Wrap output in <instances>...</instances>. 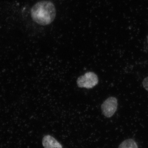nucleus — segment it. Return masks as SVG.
Wrapping results in <instances>:
<instances>
[{
    "instance_id": "nucleus-1",
    "label": "nucleus",
    "mask_w": 148,
    "mask_h": 148,
    "mask_svg": "<svg viewBox=\"0 0 148 148\" xmlns=\"http://www.w3.org/2000/svg\"><path fill=\"white\" fill-rule=\"evenodd\" d=\"M31 16L38 24L42 26L49 25L53 22L56 16L55 6L49 1H40L32 7Z\"/></svg>"
},
{
    "instance_id": "nucleus-2",
    "label": "nucleus",
    "mask_w": 148,
    "mask_h": 148,
    "mask_svg": "<svg viewBox=\"0 0 148 148\" xmlns=\"http://www.w3.org/2000/svg\"><path fill=\"white\" fill-rule=\"evenodd\" d=\"M98 76L93 72H89L81 76L77 81V85L79 88H92L98 83Z\"/></svg>"
},
{
    "instance_id": "nucleus-3",
    "label": "nucleus",
    "mask_w": 148,
    "mask_h": 148,
    "mask_svg": "<svg viewBox=\"0 0 148 148\" xmlns=\"http://www.w3.org/2000/svg\"><path fill=\"white\" fill-rule=\"evenodd\" d=\"M117 107V99L114 97H110L103 102L101 106V110L105 116L110 118L115 113Z\"/></svg>"
},
{
    "instance_id": "nucleus-4",
    "label": "nucleus",
    "mask_w": 148,
    "mask_h": 148,
    "mask_svg": "<svg viewBox=\"0 0 148 148\" xmlns=\"http://www.w3.org/2000/svg\"><path fill=\"white\" fill-rule=\"evenodd\" d=\"M42 145L45 148H63L58 141L49 135H45L43 138Z\"/></svg>"
},
{
    "instance_id": "nucleus-5",
    "label": "nucleus",
    "mask_w": 148,
    "mask_h": 148,
    "mask_svg": "<svg viewBox=\"0 0 148 148\" xmlns=\"http://www.w3.org/2000/svg\"><path fill=\"white\" fill-rule=\"evenodd\" d=\"M119 148H138V147L135 141L132 139H128L123 142Z\"/></svg>"
},
{
    "instance_id": "nucleus-6",
    "label": "nucleus",
    "mask_w": 148,
    "mask_h": 148,
    "mask_svg": "<svg viewBox=\"0 0 148 148\" xmlns=\"http://www.w3.org/2000/svg\"><path fill=\"white\" fill-rule=\"evenodd\" d=\"M143 86L147 91H148V77H146L143 80Z\"/></svg>"
},
{
    "instance_id": "nucleus-7",
    "label": "nucleus",
    "mask_w": 148,
    "mask_h": 148,
    "mask_svg": "<svg viewBox=\"0 0 148 148\" xmlns=\"http://www.w3.org/2000/svg\"></svg>"
}]
</instances>
